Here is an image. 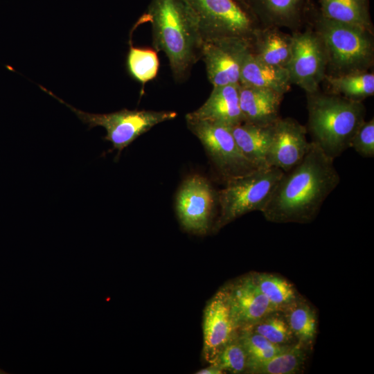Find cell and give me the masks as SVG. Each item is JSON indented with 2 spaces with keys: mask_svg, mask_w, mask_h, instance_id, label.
Returning <instances> with one entry per match:
<instances>
[{
  "mask_svg": "<svg viewBox=\"0 0 374 374\" xmlns=\"http://www.w3.org/2000/svg\"><path fill=\"white\" fill-rule=\"evenodd\" d=\"M334 160L314 142L292 169L284 172L261 211L276 223H308L340 181Z\"/></svg>",
  "mask_w": 374,
  "mask_h": 374,
  "instance_id": "6da1fadb",
  "label": "cell"
},
{
  "mask_svg": "<svg viewBox=\"0 0 374 374\" xmlns=\"http://www.w3.org/2000/svg\"><path fill=\"white\" fill-rule=\"evenodd\" d=\"M147 21L151 24L154 48L166 54L175 80L185 81L201 59L203 44L190 6L186 0H151L139 22Z\"/></svg>",
  "mask_w": 374,
  "mask_h": 374,
  "instance_id": "7a4b0ae2",
  "label": "cell"
},
{
  "mask_svg": "<svg viewBox=\"0 0 374 374\" xmlns=\"http://www.w3.org/2000/svg\"><path fill=\"white\" fill-rule=\"evenodd\" d=\"M307 94L308 128L313 142L332 159L350 148L355 133L365 121L362 101L319 91Z\"/></svg>",
  "mask_w": 374,
  "mask_h": 374,
  "instance_id": "3957f363",
  "label": "cell"
},
{
  "mask_svg": "<svg viewBox=\"0 0 374 374\" xmlns=\"http://www.w3.org/2000/svg\"><path fill=\"white\" fill-rule=\"evenodd\" d=\"M303 15L321 39L329 75L368 71L374 60L373 33L323 17L314 4L305 2Z\"/></svg>",
  "mask_w": 374,
  "mask_h": 374,
  "instance_id": "277c9868",
  "label": "cell"
},
{
  "mask_svg": "<svg viewBox=\"0 0 374 374\" xmlns=\"http://www.w3.org/2000/svg\"><path fill=\"white\" fill-rule=\"evenodd\" d=\"M284 172L275 167L258 168L226 180L217 194L220 215L214 226L218 231L248 213L262 211Z\"/></svg>",
  "mask_w": 374,
  "mask_h": 374,
  "instance_id": "5b68a950",
  "label": "cell"
},
{
  "mask_svg": "<svg viewBox=\"0 0 374 374\" xmlns=\"http://www.w3.org/2000/svg\"><path fill=\"white\" fill-rule=\"evenodd\" d=\"M41 89L69 107L89 129L100 126L106 130L104 140L112 144L118 155L123 150L155 125L175 119L174 111H154L123 109L107 114H93L83 112L66 103L42 86Z\"/></svg>",
  "mask_w": 374,
  "mask_h": 374,
  "instance_id": "8992f818",
  "label": "cell"
},
{
  "mask_svg": "<svg viewBox=\"0 0 374 374\" xmlns=\"http://www.w3.org/2000/svg\"><path fill=\"white\" fill-rule=\"evenodd\" d=\"M204 40L238 38L250 44L261 27L239 0H186Z\"/></svg>",
  "mask_w": 374,
  "mask_h": 374,
  "instance_id": "52a82bcc",
  "label": "cell"
},
{
  "mask_svg": "<svg viewBox=\"0 0 374 374\" xmlns=\"http://www.w3.org/2000/svg\"><path fill=\"white\" fill-rule=\"evenodd\" d=\"M186 121L188 128L200 141L226 180L258 169L242 154L230 127L203 121Z\"/></svg>",
  "mask_w": 374,
  "mask_h": 374,
  "instance_id": "ba28073f",
  "label": "cell"
},
{
  "mask_svg": "<svg viewBox=\"0 0 374 374\" xmlns=\"http://www.w3.org/2000/svg\"><path fill=\"white\" fill-rule=\"evenodd\" d=\"M217 194L206 178L199 175L187 177L179 186L175 211L182 228L204 235L211 226Z\"/></svg>",
  "mask_w": 374,
  "mask_h": 374,
  "instance_id": "9c48e42d",
  "label": "cell"
},
{
  "mask_svg": "<svg viewBox=\"0 0 374 374\" xmlns=\"http://www.w3.org/2000/svg\"><path fill=\"white\" fill-rule=\"evenodd\" d=\"M292 35V53L287 66L290 82L306 93H315L327 72V57L323 43L312 29L295 32Z\"/></svg>",
  "mask_w": 374,
  "mask_h": 374,
  "instance_id": "30bf717a",
  "label": "cell"
},
{
  "mask_svg": "<svg viewBox=\"0 0 374 374\" xmlns=\"http://www.w3.org/2000/svg\"><path fill=\"white\" fill-rule=\"evenodd\" d=\"M250 43L238 38L204 40L201 59L213 87L240 84L243 57Z\"/></svg>",
  "mask_w": 374,
  "mask_h": 374,
  "instance_id": "8fae6325",
  "label": "cell"
},
{
  "mask_svg": "<svg viewBox=\"0 0 374 374\" xmlns=\"http://www.w3.org/2000/svg\"><path fill=\"white\" fill-rule=\"evenodd\" d=\"M238 330L224 285L209 299L204 310V360L209 364H212Z\"/></svg>",
  "mask_w": 374,
  "mask_h": 374,
  "instance_id": "7c38bea8",
  "label": "cell"
},
{
  "mask_svg": "<svg viewBox=\"0 0 374 374\" xmlns=\"http://www.w3.org/2000/svg\"><path fill=\"white\" fill-rule=\"evenodd\" d=\"M307 129L291 118H279L273 126V134L268 150L267 162L284 172L296 166L309 150Z\"/></svg>",
  "mask_w": 374,
  "mask_h": 374,
  "instance_id": "4fadbf2b",
  "label": "cell"
},
{
  "mask_svg": "<svg viewBox=\"0 0 374 374\" xmlns=\"http://www.w3.org/2000/svg\"><path fill=\"white\" fill-rule=\"evenodd\" d=\"M238 330L247 328L276 310L261 292L251 273L224 285Z\"/></svg>",
  "mask_w": 374,
  "mask_h": 374,
  "instance_id": "5bb4252c",
  "label": "cell"
},
{
  "mask_svg": "<svg viewBox=\"0 0 374 374\" xmlns=\"http://www.w3.org/2000/svg\"><path fill=\"white\" fill-rule=\"evenodd\" d=\"M239 86L213 87L208 99L198 109L188 113L186 120L208 121L230 127L240 124Z\"/></svg>",
  "mask_w": 374,
  "mask_h": 374,
  "instance_id": "9a60e30c",
  "label": "cell"
},
{
  "mask_svg": "<svg viewBox=\"0 0 374 374\" xmlns=\"http://www.w3.org/2000/svg\"><path fill=\"white\" fill-rule=\"evenodd\" d=\"M261 26L298 28L303 18L305 0H239Z\"/></svg>",
  "mask_w": 374,
  "mask_h": 374,
  "instance_id": "2e32d148",
  "label": "cell"
},
{
  "mask_svg": "<svg viewBox=\"0 0 374 374\" xmlns=\"http://www.w3.org/2000/svg\"><path fill=\"white\" fill-rule=\"evenodd\" d=\"M242 122L260 125L274 123L279 118L283 94L274 91L239 86Z\"/></svg>",
  "mask_w": 374,
  "mask_h": 374,
  "instance_id": "e0dca14e",
  "label": "cell"
},
{
  "mask_svg": "<svg viewBox=\"0 0 374 374\" xmlns=\"http://www.w3.org/2000/svg\"><path fill=\"white\" fill-rule=\"evenodd\" d=\"M291 84L287 68L260 61L249 47L242 62L240 85L267 89L284 95Z\"/></svg>",
  "mask_w": 374,
  "mask_h": 374,
  "instance_id": "ac0fdd59",
  "label": "cell"
},
{
  "mask_svg": "<svg viewBox=\"0 0 374 374\" xmlns=\"http://www.w3.org/2000/svg\"><path fill=\"white\" fill-rule=\"evenodd\" d=\"M250 47L260 61L271 66L287 68L290 61L292 35L276 27L261 26L256 33Z\"/></svg>",
  "mask_w": 374,
  "mask_h": 374,
  "instance_id": "d6986e66",
  "label": "cell"
},
{
  "mask_svg": "<svg viewBox=\"0 0 374 374\" xmlns=\"http://www.w3.org/2000/svg\"><path fill=\"white\" fill-rule=\"evenodd\" d=\"M274 123L260 125L241 123L231 127L233 137L244 157L256 168H268L267 157L273 134Z\"/></svg>",
  "mask_w": 374,
  "mask_h": 374,
  "instance_id": "ffe728a7",
  "label": "cell"
},
{
  "mask_svg": "<svg viewBox=\"0 0 374 374\" xmlns=\"http://www.w3.org/2000/svg\"><path fill=\"white\" fill-rule=\"evenodd\" d=\"M317 7L329 19L373 33L370 0H319Z\"/></svg>",
  "mask_w": 374,
  "mask_h": 374,
  "instance_id": "44dd1931",
  "label": "cell"
},
{
  "mask_svg": "<svg viewBox=\"0 0 374 374\" xmlns=\"http://www.w3.org/2000/svg\"><path fill=\"white\" fill-rule=\"evenodd\" d=\"M281 312L298 343L310 351L317 333L318 322L315 310L299 295Z\"/></svg>",
  "mask_w": 374,
  "mask_h": 374,
  "instance_id": "7402d4cb",
  "label": "cell"
},
{
  "mask_svg": "<svg viewBox=\"0 0 374 374\" xmlns=\"http://www.w3.org/2000/svg\"><path fill=\"white\" fill-rule=\"evenodd\" d=\"M310 352L297 343L273 357L249 366L248 374H296L303 371Z\"/></svg>",
  "mask_w": 374,
  "mask_h": 374,
  "instance_id": "603a6c76",
  "label": "cell"
},
{
  "mask_svg": "<svg viewBox=\"0 0 374 374\" xmlns=\"http://www.w3.org/2000/svg\"><path fill=\"white\" fill-rule=\"evenodd\" d=\"M332 93L362 101L374 94V74L368 71L355 72L343 75L326 74L324 80Z\"/></svg>",
  "mask_w": 374,
  "mask_h": 374,
  "instance_id": "cb8c5ba5",
  "label": "cell"
},
{
  "mask_svg": "<svg viewBox=\"0 0 374 374\" xmlns=\"http://www.w3.org/2000/svg\"><path fill=\"white\" fill-rule=\"evenodd\" d=\"M129 44L125 62L127 72L143 87L158 74L160 62L157 51L152 48L134 46L131 40Z\"/></svg>",
  "mask_w": 374,
  "mask_h": 374,
  "instance_id": "d4e9b609",
  "label": "cell"
},
{
  "mask_svg": "<svg viewBox=\"0 0 374 374\" xmlns=\"http://www.w3.org/2000/svg\"><path fill=\"white\" fill-rule=\"evenodd\" d=\"M251 274L259 290L276 310L281 311L300 295L294 285L280 276L265 272Z\"/></svg>",
  "mask_w": 374,
  "mask_h": 374,
  "instance_id": "484cf974",
  "label": "cell"
},
{
  "mask_svg": "<svg viewBox=\"0 0 374 374\" xmlns=\"http://www.w3.org/2000/svg\"><path fill=\"white\" fill-rule=\"evenodd\" d=\"M242 329L250 330L275 345L290 346L298 343L283 312L280 310L274 311L255 323Z\"/></svg>",
  "mask_w": 374,
  "mask_h": 374,
  "instance_id": "4316f807",
  "label": "cell"
},
{
  "mask_svg": "<svg viewBox=\"0 0 374 374\" xmlns=\"http://www.w3.org/2000/svg\"><path fill=\"white\" fill-rule=\"evenodd\" d=\"M239 335L248 357L247 369L251 365L266 361L292 346L275 345L248 329L239 330Z\"/></svg>",
  "mask_w": 374,
  "mask_h": 374,
  "instance_id": "83f0119b",
  "label": "cell"
},
{
  "mask_svg": "<svg viewBox=\"0 0 374 374\" xmlns=\"http://www.w3.org/2000/svg\"><path fill=\"white\" fill-rule=\"evenodd\" d=\"M224 373H246L248 357L245 348L238 333L224 346L212 363Z\"/></svg>",
  "mask_w": 374,
  "mask_h": 374,
  "instance_id": "f1b7e54d",
  "label": "cell"
},
{
  "mask_svg": "<svg viewBox=\"0 0 374 374\" xmlns=\"http://www.w3.org/2000/svg\"><path fill=\"white\" fill-rule=\"evenodd\" d=\"M350 148L366 158L374 156V120L364 121L350 141Z\"/></svg>",
  "mask_w": 374,
  "mask_h": 374,
  "instance_id": "f546056e",
  "label": "cell"
},
{
  "mask_svg": "<svg viewBox=\"0 0 374 374\" xmlns=\"http://www.w3.org/2000/svg\"><path fill=\"white\" fill-rule=\"evenodd\" d=\"M195 373L197 374H222V373H224V372L215 365L213 364H210V366H208L206 368L197 371Z\"/></svg>",
  "mask_w": 374,
  "mask_h": 374,
  "instance_id": "4dcf8cb0",
  "label": "cell"
}]
</instances>
